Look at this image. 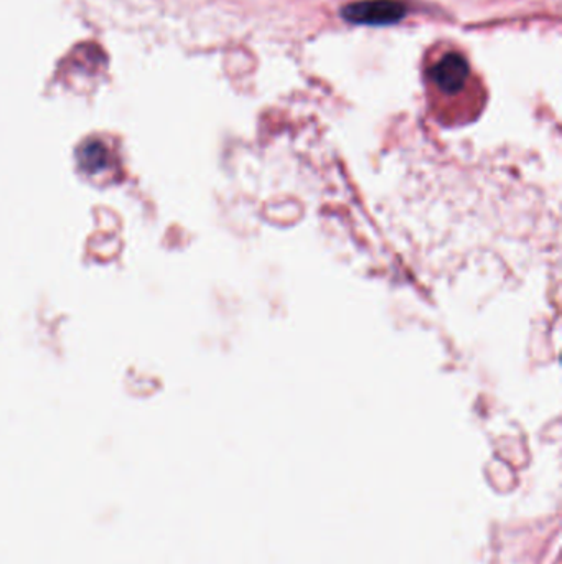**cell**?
I'll return each mask as SVG.
<instances>
[{
	"mask_svg": "<svg viewBox=\"0 0 562 564\" xmlns=\"http://www.w3.org/2000/svg\"><path fill=\"white\" fill-rule=\"evenodd\" d=\"M405 15V6L398 0H362L343 9V17L349 22L363 25H392Z\"/></svg>",
	"mask_w": 562,
	"mask_h": 564,
	"instance_id": "6da1fadb",
	"label": "cell"
},
{
	"mask_svg": "<svg viewBox=\"0 0 562 564\" xmlns=\"http://www.w3.org/2000/svg\"><path fill=\"white\" fill-rule=\"evenodd\" d=\"M469 73H471V69H469L467 59L459 53H449L436 66L434 79L442 91L455 95L464 88Z\"/></svg>",
	"mask_w": 562,
	"mask_h": 564,
	"instance_id": "7a4b0ae2",
	"label": "cell"
}]
</instances>
